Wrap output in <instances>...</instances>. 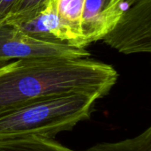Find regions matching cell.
Returning <instances> with one entry per match:
<instances>
[{"label": "cell", "instance_id": "1", "mask_svg": "<svg viewBox=\"0 0 151 151\" xmlns=\"http://www.w3.org/2000/svg\"><path fill=\"white\" fill-rule=\"evenodd\" d=\"M119 78L113 66L88 58H41L0 64V115L70 93L107 96Z\"/></svg>", "mask_w": 151, "mask_h": 151}, {"label": "cell", "instance_id": "2", "mask_svg": "<svg viewBox=\"0 0 151 151\" xmlns=\"http://www.w3.org/2000/svg\"><path fill=\"white\" fill-rule=\"evenodd\" d=\"M98 94L81 92L51 96L0 115V142L35 136L54 139L90 118Z\"/></svg>", "mask_w": 151, "mask_h": 151}, {"label": "cell", "instance_id": "3", "mask_svg": "<svg viewBox=\"0 0 151 151\" xmlns=\"http://www.w3.org/2000/svg\"><path fill=\"white\" fill-rule=\"evenodd\" d=\"M122 15L102 40L129 55L151 51V0H125Z\"/></svg>", "mask_w": 151, "mask_h": 151}, {"label": "cell", "instance_id": "4", "mask_svg": "<svg viewBox=\"0 0 151 151\" xmlns=\"http://www.w3.org/2000/svg\"><path fill=\"white\" fill-rule=\"evenodd\" d=\"M89 55L86 49L77 48L65 42L41 40L13 26L0 25V64L41 58H85Z\"/></svg>", "mask_w": 151, "mask_h": 151}, {"label": "cell", "instance_id": "5", "mask_svg": "<svg viewBox=\"0 0 151 151\" xmlns=\"http://www.w3.org/2000/svg\"><path fill=\"white\" fill-rule=\"evenodd\" d=\"M125 0H84L81 18V48L102 40L120 19Z\"/></svg>", "mask_w": 151, "mask_h": 151}, {"label": "cell", "instance_id": "6", "mask_svg": "<svg viewBox=\"0 0 151 151\" xmlns=\"http://www.w3.org/2000/svg\"><path fill=\"white\" fill-rule=\"evenodd\" d=\"M55 4L58 18L68 33V43L81 48V27L84 0H55Z\"/></svg>", "mask_w": 151, "mask_h": 151}, {"label": "cell", "instance_id": "7", "mask_svg": "<svg viewBox=\"0 0 151 151\" xmlns=\"http://www.w3.org/2000/svg\"><path fill=\"white\" fill-rule=\"evenodd\" d=\"M0 151H74L65 147L54 139L32 136L0 142Z\"/></svg>", "mask_w": 151, "mask_h": 151}, {"label": "cell", "instance_id": "8", "mask_svg": "<svg viewBox=\"0 0 151 151\" xmlns=\"http://www.w3.org/2000/svg\"><path fill=\"white\" fill-rule=\"evenodd\" d=\"M85 151H151V127L139 135L118 142H102Z\"/></svg>", "mask_w": 151, "mask_h": 151}, {"label": "cell", "instance_id": "9", "mask_svg": "<svg viewBox=\"0 0 151 151\" xmlns=\"http://www.w3.org/2000/svg\"><path fill=\"white\" fill-rule=\"evenodd\" d=\"M46 1L47 0H19L9 13V15L4 19V23L11 19L21 18L31 14L37 9L42 7V5H43Z\"/></svg>", "mask_w": 151, "mask_h": 151}, {"label": "cell", "instance_id": "10", "mask_svg": "<svg viewBox=\"0 0 151 151\" xmlns=\"http://www.w3.org/2000/svg\"><path fill=\"white\" fill-rule=\"evenodd\" d=\"M19 0H0V25L4 23Z\"/></svg>", "mask_w": 151, "mask_h": 151}]
</instances>
